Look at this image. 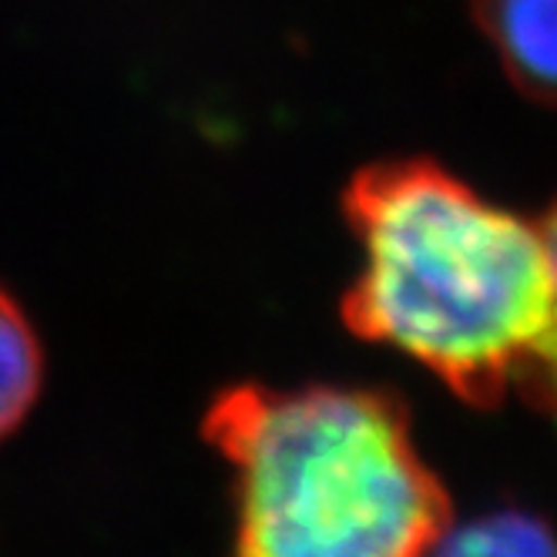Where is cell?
<instances>
[{
  "label": "cell",
  "instance_id": "1",
  "mask_svg": "<svg viewBox=\"0 0 557 557\" xmlns=\"http://www.w3.org/2000/svg\"><path fill=\"white\" fill-rule=\"evenodd\" d=\"M343 209L363 252L343 299L356 336L407 352L476 407L524 380L554 312L541 225L423 158L363 169Z\"/></svg>",
  "mask_w": 557,
  "mask_h": 557
},
{
  "label": "cell",
  "instance_id": "2",
  "mask_svg": "<svg viewBox=\"0 0 557 557\" xmlns=\"http://www.w3.org/2000/svg\"><path fill=\"white\" fill-rule=\"evenodd\" d=\"M206 433L235 467L238 557H426L450 524L447 491L380 393L238 386Z\"/></svg>",
  "mask_w": 557,
  "mask_h": 557
},
{
  "label": "cell",
  "instance_id": "3",
  "mask_svg": "<svg viewBox=\"0 0 557 557\" xmlns=\"http://www.w3.org/2000/svg\"><path fill=\"white\" fill-rule=\"evenodd\" d=\"M473 17L528 98L557 104V0H473Z\"/></svg>",
  "mask_w": 557,
  "mask_h": 557
},
{
  "label": "cell",
  "instance_id": "4",
  "mask_svg": "<svg viewBox=\"0 0 557 557\" xmlns=\"http://www.w3.org/2000/svg\"><path fill=\"white\" fill-rule=\"evenodd\" d=\"M426 557H557V537L528 513H491L450 521Z\"/></svg>",
  "mask_w": 557,
  "mask_h": 557
},
{
  "label": "cell",
  "instance_id": "5",
  "mask_svg": "<svg viewBox=\"0 0 557 557\" xmlns=\"http://www.w3.org/2000/svg\"><path fill=\"white\" fill-rule=\"evenodd\" d=\"M41 389V346L21 306L0 289V436H8Z\"/></svg>",
  "mask_w": 557,
  "mask_h": 557
},
{
  "label": "cell",
  "instance_id": "6",
  "mask_svg": "<svg viewBox=\"0 0 557 557\" xmlns=\"http://www.w3.org/2000/svg\"><path fill=\"white\" fill-rule=\"evenodd\" d=\"M544 228V238H547V252H550V269H554V312H550V323H547V333L534 352V360L528 367V380L544 389L547 404L557 410V209L547 215V222L541 225Z\"/></svg>",
  "mask_w": 557,
  "mask_h": 557
}]
</instances>
